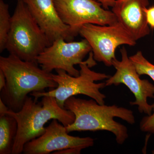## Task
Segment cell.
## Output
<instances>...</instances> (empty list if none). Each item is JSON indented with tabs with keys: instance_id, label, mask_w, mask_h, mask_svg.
Listing matches in <instances>:
<instances>
[{
	"instance_id": "obj_1",
	"label": "cell",
	"mask_w": 154,
	"mask_h": 154,
	"mask_svg": "<svg viewBox=\"0 0 154 154\" xmlns=\"http://www.w3.org/2000/svg\"><path fill=\"white\" fill-rule=\"evenodd\" d=\"M0 69L6 79V85L0 91V99L14 112L22 109L28 94L57 87L52 73L39 67L37 63L12 54L0 57Z\"/></svg>"
},
{
	"instance_id": "obj_2",
	"label": "cell",
	"mask_w": 154,
	"mask_h": 154,
	"mask_svg": "<svg viewBox=\"0 0 154 154\" xmlns=\"http://www.w3.org/2000/svg\"><path fill=\"white\" fill-rule=\"evenodd\" d=\"M64 108L75 116V121L66 127L67 132L106 131L112 133L119 144L122 145L128 138L127 128L116 121L118 117L130 124L135 123L132 110L116 105H100L93 99L86 100L72 96L65 102Z\"/></svg>"
},
{
	"instance_id": "obj_3",
	"label": "cell",
	"mask_w": 154,
	"mask_h": 154,
	"mask_svg": "<svg viewBox=\"0 0 154 154\" xmlns=\"http://www.w3.org/2000/svg\"><path fill=\"white\" fill-rule=\"evenodd\" d=\"M41 102L28 96L22 109L18 112L9 110L6 113L12 116L18 123V132L12 154L23 152L27 143L43 134L45 125L51 119H56L67 127L75 121L74 114L70 110L61 108L54 97L44 96Z\"/></svg>"
},
{
	"instance_id": "obj_4",
	"label": "cell",
	"mask_w": 154,
	"mask_h": 154,
	"mask_svg": "<svg viewBox=\"0 0 154 154\" xmlns=\"http://www.w3.org/2000/svg\"><path fill=\"white\" fill-rule=\"evenodd\" d=\"M96 64V60L91 51L89 54L88 59L79 64V75L73 76L63 70H55L57 74H52V76L57 84V88L50 89L48 92H33L30 96L36 99L44 96H52L55 98L58 105L62 108H64L65 102L67 99L78 95H86L99 104L105 105L106 96L101 93L100 90L106 87V83L95 82L107 80L110 76L91 69Z\"/></svg>"
},
{
	"instance_id": "obj_5",
	"label": "cell",
	"mask_w": 154,
	"mask_h": 154,
	"mask_svg": "<svg viewBox=\"0 0 154 154\" xmlns=\"http://www.w3.org/2000/svg\"><path fill=\"white\" fill-rule=\"evenodd\" d=\"M51 44L26 4L17 0L5 49L22 60L37 63V57Z\"/></svg>"
},
{
	"instance_id": "obj_6",
	"label": "cell",
	"mask_w": 154,
	"mask_h": 154,
	"mask_svg": "<svg viewBox=\"0 0 154 154\" xmlns=\"http://www.w3.org/2000/svg\"><path fill=\"white\" fill-rule=\"evenodd\" d=\"M79 34L89 42L94 59L107 67L113 66L117 47L136 44V41L118 22L107 25L86 24L80 28Z\"/></svg>"
},
{
	"instance_id": "obj_7",
	"label": "cell",
	"mask_w": 154,
	"mask_h": 154,
	"mask_svg": "<svg viewBox=\"0 0 154 154\" xmlns=\"http://www.w3.org/2000/svg\"><path fill=\"white\" fill-rule=\"evenodd\" d=\"M61 19L76 36L86 24L111 25L117 23L112 11L96 0H53Z\"/></svg>"
},
{
	"instance_id": "obj_8",
	"label": "cell",
	"mask_w": 154,
	"mask_h": 154,
	"mask_svg": "<svg viewBox=\"0 0 154 154\" xmlns=\"http://www.w3.org/2000/svg\"><path fill=\"white\" fill-rule=\"evenodd\" d=\"M91 51V45L85 38L79 42H67L60 38L46 48L37 57L36 61L42 69L48 72L62 69L77 77L80 71L75 66L82 63Z\"/></svg>"
},
{
	"instance_id": "obj_9",
	"label": "cell",
	"mask_w": 154,
	"mask_h": 154,
	"mask_svg": "<svg viewBox=\"0 0 154 154\" xmlns=\"http://www.w3.org/2000/svg\"><path fill=\"white\" fill-rule=\"evenodd\" d=\"M121 60L115 59L113 66L116 70L115 73L105 81L106 87L120 84L125 85L134 94L135 100L131 102V105H137L140 113L151 115L153 105L148 103V99H154V85L148 80L141 79L134 64L132 62L125 47L120 50Z\"/></svg>"
},
{
	"instance_id": "obj_10",
	"label": "cell",
	"mask_w": 154,
	"mask_h": 154,
	"mask_svg": "<svg viewBox=\"0 0 154 154\" xmlns=\"http://www.w3.org/2000/svg\"><path fill=\"white\" fill-rule=\"evenodd\" d=\"M59 122L57 119H52L43 134L25 144L22 153L48 154L69 148H82L84 149L94 146V139L70 135L66 127Z\"/></svg>"
},
{
	"instance_id": "obj_11",
	"label": "cell",
	"mask_w": 154,
	"mask_h": 154,
	"mask_svg": "<svg viewBox=\"0 0 154 154\" xmlns=\"http://www.w3.org/2000/svg\"><path fill=\"white\" fill-rule=\"evenodd\" d=\"M51 44L62 38L67 42L75 37L68 25L61 19L53 0H23Z\"/></svg>"
},
{
	"instance_id": "obj_12",
	"label": "cell",
	"mask_w": 154,
	"mask_h": 154,
	"mask_svg": "<svg viewBox=\"0 0 154 154\" xmlns=\"http://www.w3.org/2000/svg\"><path fill=\"white\" fill-rule=\"evenodd\" d=\"M149 0H116L112 11L117 21L136 41L147 36Z\"/></svg>"
},
{
	"instance_id": "obj_13",
	"label": "cell",
	"mask_w": 154,
	"mask_h": 154,
	"mask_svg": "<svg viewBox=\"0 0 154 154\" xmlns=\"http://www.w3.org/2000/svg\"><path fill=\"white\" fill-rule=\"evenodd\" d=\"M18 132V123L12 116H0V154H12Z\"/></svg>"
},
{
	"instance_id": "obj_14",
	"label": "cell",
	"mask_w": 154,
	"mask_h": 154,
	"mask_svg": "<svg viewBox=\"0 0 154 154\" xmlns=\"http://www.w3.org/2000/svg\"><path fill=\"white\" fill-rule=\"evenodd\" d=\"M11 17L8 5L0 0V52L5 49L11 25Z\"/></svg>"
},
{
	"instance_id": "obj_15",
	"label": "cell",
	"mask_w": 154,
	"mask_h": 154,
	"mask_svg": "<svg viewBox=\"0 0 154 154\" xmlns=\"http://www.w3.org/2000/svg\"><path fill=\"white\" fill-rule=\"evenodd\" d=\"M129 57L140 75H146L154 82V65L144 57L141 51H137Z\"/></svg>"
},
{
	"instance_id": "obj_16",
	"label": "cell",
	"mask_w": 154,
	"mask_h": 154,
	"mask_svg": "<svg viewBox=\"0 0 154 154\" xmlns=\"http://www.w3.org/2000/svg\"><path fill=\"white\" fill-rule=\"evenodd\" d=\"M153 113L151 115H147L142 119L140 123V128L142 132L154 134V103Z\"/></svg>"
},
{
	"instance_id": "obj_17",
	"label": "cell",
	"mask_w": 154,
	"mask_h": 154,
	"mask_svg": "<svg viewBox=\"0 0 154 154\" xmlns=\"http://www.w3.org/2000/svg\"><path fill=\"white\" fill-rule=\"evenodd\" d=\"M83 149L82 148H69L54 152V154H79Z\"/></svg>"
},
{
	"instance_id": "obj_18",
	"label": "cell",
	"mask_w": 154,
	"mask_h": 154,
	"mask_svg": "<svg viewBox=\"0 0 154 154\" xmlns=\"http://www.w3.org/2000/svg\"><path fill=\"white\" fill-rule=\"evenodd\" d=\"M146 16L149 26L154 28V6L147 9Z\"/></svg>"
},
{
	"instance_id": "obj_19",
	"label": "cell",
	"mask_w": 154,
	"mask_h": 154,
	"mask_svg": "<svg viewBox=\"0 0 154 154\" xmlns=\"http://www.w3.org/2000/svg\"><path fill=\"white\" fill-rule=\"evenodd\" d=\"M101 3L102 7L105 9L108 10L109 8H112L116 0H96Z\"/></svg>"
},
{
	"instance_id": "obj_20",
	"label": "cell",
	"mask_w": 154,
	"mask_h": 154,
	"mask_svg": "<svg viewBox=\"0 0 154 154\" xmlns=\"http://www.w3.org/2000/svg\"><path fill=\"white\" fill-rule=\"evenodd\" d=\"M6 79L5 76L2 71L0 69V91L4 88L6 85Z\"/></svg>"
},
{
	"instance_id": "obj_21",
	"label": "cell",
	"mask_w": 154,
	"mask_h": 154,
	"mask_svg": "<svg viewBox=\"0 0 154 154\" xmlns=\"http://www.w3.org/2000/svg\"><path fill=\"white\" fill-rule=\"evenodd\" d=\"M9 110V108L6 104L0 99V116L5 114L6 112Z\"/></svg>"
},
{
	"instance_id": "obj_22",
	"label": "cell",
	"mask_w": 154,
	"mask_h": 154,
	"mask_svg": "<svg viewBox=\"0 0 154 154\" xmlns=\"http://www.w3.org/2000/svg\"><path fill=\"white\" fill-rule=\"evenodd\" d=\"M152 154H154V149L152 151Z\"/></svg>"
}]
</instances>
